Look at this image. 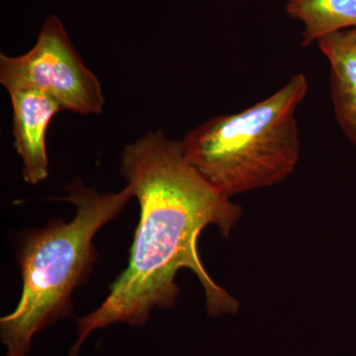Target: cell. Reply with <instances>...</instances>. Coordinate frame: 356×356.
<instances>
[{
    "mask_svg": "<svg viewBox=\"0 0 356 356\" xmlns=\"http://www.w3.org/2000/svg\"><path fill=\"white\" fill-rule=\"evenodd\" d=\"M330 65V88L339 127L356 147V27L317 42Z\"/></svg>",
    "mask_w": 356,
    "mask_h": 356,
    "instance_id": "6",
    "label": "cell"
},
{
    "mask_svg": "<svg viewBox=\"0 0 356 356\" xmlns=\"http://www.w3.org/2000/svg\"><path fill=\"white\" fill-rule=\"evenodd\" d=\"M0 83L8 92L37 89L55 98L63 110L102 114L105 105L98 77L84 65L62 21L44 20L36 44L24 55L0 56Z\"/></svg>",
    "mask_w": 356,
    "mask_h": 356,
    "instance_id": "4",
    "label": "cell"
},
{
    "mask_svg": "<svg viewBox=\"0 0 356 356\" xmlns=\"http://www.w3.org/2000/svg\"><path fill=\"white\" fill-rule=\"evenodd\" d=\"M120 172L140 203V218L127 268L110 285L104 302L77 318L76 356L86 337L124 323L143 327L154 307L172 308L179 295L175 276L189 268L206 295L208 315H234L240 303L214 282L199 257L198 236L215 225L225 238L242 217V208L208 184L185 159L181 140L149 131L121 154Z\"/></svg>",
    "mask_w": 356,
    "mask_h": 356,
    "instance_id": "1",
    "label": "cell"
},
{
    "mask_svg": "<svg viewBox=\"0 0 356 356\" xmlns=\"http://www.w3.org/2000/svg\"><path fill=\"white\" fill-rule=\"evenodd\" d=\"M308 89L297 74L262 102L206 121L181 140L185 159L229 197L282 182L299 161L296 111Z\"/></svg>",
    "mask_w": 356,
    "mask_h": 356,
    "instance_id": "3",
    "label": "cell"
},
{
    "mask_svg": "<svg viewBox=\"0 0 356 356\" xmlns=\"http://www.w3.org/2000/svg\"><path fill=\"white\" fill-rule=\"evenodd\" d=\"M9 95L13 112V146L23 161V178L26 184H39L49 175L47 129L62 106L55 98L37 89H20Z\"/></svg>",
    "mask_w": 356,
    "mask_h": 356,
    "instance_id": "5",
    "label": "cell"
},
{
    "mask_svg": "<svg viewBox=\"0 0 356 356\" xmlns=\"http://www.w3.org/2000/svg\"><path fill=\"white\" fill-rule=\"evenodd\" d=\"M287 15L303 25L302 44L356 27V0H288Z\"/></svg>",
    "mask_w": 356,
    "mask_h": 356,
    "instance_id": "7",
    "label": "cell"
},
{
    "mask_svg": "<svg viewBox=\"0 0 356 356\" xmlns=\"http://www.w3.org/2000/svg\"><path fill=\"white\" fill-rule=\"evenodd\" d=\"M67 192L62 200L76 208L72 221L51 220L44 228L30 231L21 243L22 295L15 310L0 320L6 356L27 355L35 334L69 317L72 292L86 282L97 261L93 238L134 197L128 185L102 194L81 178L72 180Z\"/></svg>",
    "mask_w": 356,
    "mask_h": 356,
    "instance_id": "2",
    "label": "cell"
}]
</instances>
